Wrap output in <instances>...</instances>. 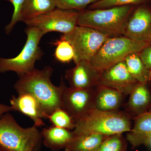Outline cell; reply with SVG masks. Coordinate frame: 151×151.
<instances>
[{"label": "cell", "instance_id": "3957f363", "mask_svg": "<svg viewBox=\"0 0 151 151\" xmlns=\"http://www.w3.org/2000/svg\"><path fill=\"white\" fill-rule=\"evenodd\" d=\"M135 6L128 5L84 10L79 12L77 25L92 28L110 37L122 36Z\"/></svg>", "mask_w": 151, "mask_h": 151}, {"label": "cell", "instance_id": "4316f807", "mask_svg": "<svg viewBox=\"0 0 151 151\" xmlns=\"http://www.w3.org/2000/svg\"><path fill=\"white\" fill-rule=\"evenodd\" d=\"M139 55L146 67L151 70V43L143 49Z\"/></svg>", "mask_w": 151, "mask_h": 151}, {"label": "cell", "instance_id": "9c48e42d", "mask_svg": "<svg viewBox=\"0 0 151 151\" xmlns=\"http://www.w3.org/2000/svg\"><path fill=\"white\" fill-rule=\"evenodd\" d=\"M97 87L75 89L66 86L63 94L61 108L75 122L83 118L95 109Z\"/></svg>", "mask_w": 151, "mask_h": 151}, {"label": "cell", "instance_id": "f546056e", "mask_svg": "<svg viewBox=\"0 0 151 151\" xmlns=\"http://www.w3.org/2000/svg\"><path fill=\"white\" fill-rule=\"evenodd\" d=\"M0 151H5V150L0 147Z\"/></svg>", "mask_w": 151, "mask_h": 151}, {"label": "cell", "instance_id": "9a60e30c", "mask_svg": "<svg viewBox=\"0 0 151 151\" xmlns=\"http://www.w3.org/2000/svg\"><path fill=\"white\" fill-rule=\"evenodd\" d=\"M134 124L126 139L132 148L147 145L151 137V112L148 111L135 118Z\"/></svg>", "mask_w": 151, "mask_h": 151}, {"label": "cell", "instance_id": "8fae6325", "mask_svg": "<svg viewBox=\"0 0 151 151\" xmlns=\"http://www.w3.org/2000/svg\"><path fill=\"white\" fill-rule=\"evenodd\" d=\"M102 72L89 60H82L65 71V78L73 89H92L99 85Z\"/></svg>", "mask_w": 151, "mask_h": 151}, {"label": "cell", "instance_id": "277c9868", "mask_svg": "<svg viewBox=\"0 0 151 151\" xmlns=\"http://www.w3.org/2000/svg\"><path fill=\"white\" fill-rule=\"evenodd\" d=\"M42 144L37 127H21L9 112L0 117V147L4 150L40 151Z\"/></svg>", "mask_w": 151, "mask_h": 151}, {"label": "cell", "instance_id": "cb8c5ba5", "mask_svg": "<svg viewBox=\"0 0 151 151\" xmlns=\"http://www.w3.org/2000/svg\"><path fill=\"white\" fill-rule=\"evenodd\" d=\"M142 4L151 5V0H100L89 6V9H105L119 6H137Z\"/></svg>", "mask_w": 151, "mask_h": 151}, {"label": "cell", "instance_id": "d4e9b609", "mask_svg": "<svg viewBox=\"0 0 151 151\" xmlns=\"http://www.w3.org/2000/svg\"><path fill=\"white\" fill-rule=\"evenodd\" d=\"M56 8L66 10L81 12L100 0H54Z\"/></svg>", "mask_w": 151, "mask_h": 151}, {"label": "cell", "instance_id": "44dd1931", "mask_svg": "<svg viewBox=\"0 0 151 151\" xmlns=\"http://www.w3.org/2000/svg\"><path fill=\"white\" fill-rule=\"evenodd\" d=\"M128 142L122 134L108 136L96 151H127Z\"/></svg>", "mask_w": 151, "mask_h": 151}, {"label": "cell", "instance_id": "1f68e13d", "mask_svg": "<svg viewBox=\"0 0 151 151\" xmlns=\"http://www.w3.org/2000/svg\"><path fill=\"white\" fill-rule=\"evenodd\" d=\"M5 151H7L5 150Z\"/></svg>", "mask_w": 151, "mask_h": 151}, {"label": "cell", "instance_id": "4dcf8cb0", "mask_svg": "<svg viewBox=\"0 0 151 151\" xmlns=\"http://www.w3.org/2000/svg\"><path fill=\"white\" fill-rule=\"evenodd\" d=\"M149 111H150V112H151V106L150 108V109H149Z\"/></svg>", "mask_w": 151, "mask_h": 151}, {"label": "cell", "instance_id": "4fadbf2b", "mask_svg": "<svg viewBox=\"0 0 151 151\" xmlns=\"http://www.w3.org/2000/svg\"><path fill=\"white\" fill-rule=\"evenodd\" d=\"M124 103V111L132 120L148 112L151 106V93L148 84L139 83Z\"/></svg>", "mask_w": 151, "mask_h": 151}, {"label": "cell", "instance_id": "6da1fadb", "mask_svg": "<svg viewBox=\"0 0 151 151\" xmlns=\"http://www.w3.org/2000/svg\"><path fill=\"white\" fill-rule=\"evenodd\" d=\"M53 72L51 66H46L42 70L35 68L19 76L14 85L18 94H30L36 99L44 119L56 109L61 108L63 94L66 87L63 80L59 86L52 84L50 78Z\"/></svg>", "mask_w": 151, "mask_h": 151}, {"label": "cell", "instance_id": "5bb4252c", "mask_svg": "<svg viewBox=\"0 0 151 151\" xmlns=\"http://www.w3.org/2000/svg\"><path fill=\"white\" fill-rule=\"evenodd\" d=\"M10 103L12 111H17L30 118L37 127L45 126L44 116L40 106L36 99L29 94L12 95Z\"/></svg>", "mask_w": 151, "mask_h": 151}, {"label": "cell", "instance_id": "52a82bcc", "mask_svg": "<svg viewBox=\"0 0 151 151\" xmlns=\"http://www.w3.org/2000/svg\"><path fill=\"white\" fill-rule=\"evenodd\" d=\"M63 37L73 46L75 52V64L82 60H89L97 53L110 37L92 28L76 26L70 32Z\"/></svg>", "mask_w": 151, "mask_h": 151}, {"label": "cell", "instance_id": "f1b7e54d", "mask_svg": "<svg viewBox=\"0 0 151 151\" xmlns=\"http://www.w3.org/2000/svg\"><path fill=\"white\" fill-rule=\"evenodd\" d=\"M146 146H149L151 147V137L150 138V139L149 140L148 142L147 143V145Z\"/></svg>", "mask_w": 151, "mask_h": 151}, {"label": "cell", "instance_id": "5b68a950", "mask_svg": "<svg viewBox=\"0 0 151 151\" xmlns=\"http://www.w3.org/2000/svg\"><path fill=\"white\" fill-rule=\"evenodd\" d=\"M151 43L135 41L123 35L110 37L89 61L103 70L123 61L130 54L139 53Z\"/></svg>", "mask_w": 151, "mask_h": 151}, {"label": "cell", "instance_id": "7402d4cb", "mask_svg": "<svg viewBox=\"0 0 151 151\" xmlns=\"http://www.w3.org/2000/svg\"><path fill=\"white\" fill-rule=\"evenodd\" d=\"M53 43L56 46L54 56L57 60L63 63L73 60L75 58V52L73 46L68 41L62 36L59 40L55 41Z\"/></svg>", "mask_w": 151, "mask_h": 151}, {"label": "cell", "instance_id": "ba28073f", "mask_svg": "<svg viewBox=\"0 0 151 151\" xmlns=\"http://www.w3.org/2000/svg\"><path fill=\"white\" fill-rule=\"evenodd\" d=\"M80 12L55 8L41 15L24 22L28 27H35L43 35L50 32L63 35L70 32L77 26Z\"/></svg>", "mask_w": 151, "mask_h": 151}, {"label": "cell", "instance_id": "d6986e66", "mask_svg": "<svg viewBox=\"0 0 151 151\" xmlns=\"http://www.w3.org/2000/svg\"><path fill=\"white\" fill-rule=\"evenodd\" d=\"M128 70L139 83L148 84L151 81V70L144 64L139 53H132L124 60Z\"/></svg>", "mask_w": 151, "mask_h": 151}, {"label": "cell", "instance_id": "2e32d148", "mask_svg": "<svg viewBox=\"0 0 151 151\" xmlns=\"http://www.w3.org/2000/svg\"><path fill=\"white\" fill-rule=\"evenodd\" d=\"M125 96L116 89L98 85L95 97V109L105 112L119 111L124 105Z\"/></svg>", "mask_w": 151, "mask_h": 151}, {"label": "cell", "instance_id": "603a6c76", "mask_svg": "<svg viewBox=\"0 0 151 151\" xmlns=\"http://www.w3.org/2000/svg\"><path fill=\"white\" fill-rule=\"evenodd\" d=\"M46 119H48L55 127L70 130L75 128V121L62 108L56 109L50 115L47 116Z\"/></svg>", "mask_w": 151, "mask_h": 151}, {"label": "cell", "instance_id": "e0dca14e", "mask_svg": "<svg viewBox=\"0 0 151 151\" xmlns=\"http://www.w3.org/2000/svg\"><path fill=\"white\" fill-rule=\"evenodd\" d=\"M41 134L44 145L54 151L65 149L74 137L73 131L53 126L44 128Z\"/></svg>", "mask_w": 151, "mask_h": 151}, {"label": "cell", "instance_id": "8992f818", "mask_svg": "<svg viewBox=\"0 0 151 151\" xmlns=\"http://www.w3.org/2000/svg\"><path fill=\"white\" fill-rule=\"evenodd\" d=\"M25 32L26 42L17 56L10 58L0 57V73L13 71L19 76L35 68L36 62L43 55L39 45L43 35L35 27H27Z\"/></svg>", "mask_w": 151, "mask_h": 151}, {"label": "cell", "instance_id": "30bf717a", "mask_svg": "<svg viewBox=\"0 0 151 151\" xmlns=\"http://www.w3.org/2000/svg\"><path fill=\"white\" fill-rule=\"evenodd\" d=\"M123 36L142 42H151V5L136 6L130 14Z\"/></svg>", "mask_w": 151, "mask_h": 151}, {"label": "cell", "instance_id": "ac0fdd59", "mask_svg": "<svg viewBox=\"0 0 151 151\" xmlns=\"http://www.w3.org/2000/svg\"><path fill=\"white\" fill-rule=\"evenodd\" d=\"M55 8L54 0H25L21 13V21L34 18Z\"/></svg>", "mask_w": 151, "mask_h": 151}, {"label": "cell", "instance_id": "83f0119b", "mask_svg": "<svg viewBox=\"0 0 151 151\" xmlns=\"http://www.w3.org/2000/svg\"><path fill=\"white\" fill-rule=\"evenodd\" d=\"M12 111V108L10 105H5L0 103V117L6 113Z\"/></svg>", "mask_w": 151, "mask_h": 151}, {"label": "cell", "instance_id": "d6a6232c", "mask_svg": "<svg viewBox=\"0 0 151 151\" xmlns=\"http://www.w3.org/2000/svg\"></svg>", "mask_w": 151, "mask_h": 151}, {"label": "cell", "instance_id": "7a4b0ae2", "mask_svg": "<svg viewBox=\"0 0 151 151\" xmlns=\"http://www.w3.org/2000/svg\"><path fill=\"white\" fill-rule=\"evenodd\" d=\"M74 137L97 134L111 136L129 132L132 119L124 111L105 112L95 109L75 121Z\"/></svg>", "mask_w": 151, "mask_h": 151}, {"label": "cell", "instance_id": "484cf974", "mask_svg": "<svg viewBox=\"0 0 151 151\" xmlns=\"http://www.w3.org/2000/svg\"><path fill=\"white\" fill-rule=\"evenodd\" d=\"M14 6V12L10 22L6 26L5 31L6 34H9L14 27L18 22L21 21V13L25 0H8Z\"/></svg>", "mask_w": 151, "mask_h": 151}, {"label": "cell", "instance_id": "ffe728a7", "mask_svg": "<svg viewBox=\"0 0 151 151\" xmlns=\"http://www.w3.org/2000/svg\"><path fill=\"white\" fill-rule=\"evenodd\" d=\"M108 136L91 134L74 137L65 148V151H96Z\"/></svg>", "mask_w": 151, "mask_h": 151}, {"label": "cell", "instance_id": "7c38bea8", "mask_svg": "<svg viewBox=\"0 0 151 151\" xmlns=\"http://www.w3.org/2000/svg\"><path fill=\"white\" fill-rule=\"evenodd\" d=\"M138 83L123 60L103 70L99 85L116 89L126 96L129 95Z\"/></svg>", "mask_w": 151, "mask_h": 151}]
</instances>
